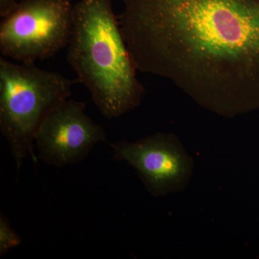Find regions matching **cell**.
<instances>
[{"label":"cell","instance_id":"6da1fadb","mask_svg":"<svg viewBox=\"0 0 259 259\" xmlns=\"http://www.w3.org/2000/svg\"><path fill=\"white\" fill-rule=\"evenodd\" d=\"M121 29L146 72L207 106L259 103V0H122Z\"/></svg>","mask_w":259,"mask_h":259},{"label":"cell","instance_id":"7a4b0ae2","mask_svg":"<svg viewBox=\"0 0 259 259\" xmlns=\"http://www.w3.org/2000/svg\"><path fill=\"white\" fill-rule=\"evenodd\" d=\"M67 61L108 119L139 105L142 86L112 8V0H79L74 6Z\"/></svg>","mask_w":259,"mask_h":259},{"label":"cell","instance_id":"3957f363","mask_svg":"<svg viewBox=\"0 0 259 259\" xmlns=\"http://www.w3.org/2000/svg\"><path fill=\"white\" fill-rule=\"evenodd\" d=\"M76 81L35 64H15L0 58V131L17 171L29 156L36 161L33 144L39 127L57 105L71 97Z\"/></svg>","mask_w":259,"mask_h":259},{"label":"cell","instance_id":"277c9868","mask_svg":"<svg viewBox=\"0 0 259 259\" xmlns=\"http://www.w3.org/2000/svg\"><path fill=\"white\" fill-rule=\"evenodd\" d=\"M74 6L71 0H22L2 19V55L25 64L55 56L69 44Z\"/></svg>","mask_w":259,"mask_h":259},{"label":"cell","instance_id":"5b68a950","mask_svg":"<svg viewBox=\"0 0 259 259\" xmlns=\"http://www.w3.org/2000/svg\"><path fill=\"white\" fill-rule=\"evenodd\" d=\"M111 147L114 158L134 167L155 197L181 192L190 182L193 160L173 135L158 133L134 142L118 141Z\"/></svg>","mask_w":259,"mask_h":259},{"label":"cell","instance_id":"8992f818","mask_svg":"<svg viewBox=\"0 0 259 259\" xmlns=\"http://www.w3.org/2000/svg\"><path fill=\"white\" fill-rule=\"evenodd\" d=\"M82 102L67 99L48 115L39 127L35 144L38 158L47 165L69 166L82 161L106 133L87 115Z\"/></svg>","mask_w":259,"mask_h":259},{"label":"cell","instance_id":"52a82bcc","mask_svg":"<svg viewBox=\"0 0 259 259\" xmlns=\"http://www.w3.org/2000/svg\"><path fill=\"white\" fill-rule=\"evenodd\" d=\"M22 243L21 237L13 229L9 219L1 213L0 215V257L18 247Z\"/></svg>","mask_w":259,"mask_h":259},{"label":"cell","instance_id":"ba28073f","mask_svg":"<svg viewBox=\"0 0 259 259\" xmlns=\"http://www.w3.org/2000/svg\"><path fill=\"white\" fill-rule=\"evenodd\" d=\"M18 3L16 0H0V16L5 18L16 8Z\"/></svg>","mask_w":259,"mask_h":259}]
</instances>
